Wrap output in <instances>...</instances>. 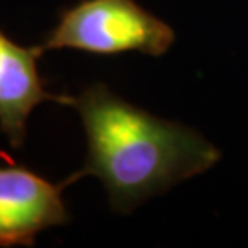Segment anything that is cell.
<instances>
[{
	"label": "cell",
	"mask_w": 248,
	"mask_h": 248,
	"mask_svg": "<svg viewBox=\"0 0 248 248\" xmlns=\"http://www.w3.org/2000/svg\"><path fill=\"white\" fill-rule=\"evenodd\" d=\"M66 105L81 118L87 160L64 184L85 175L98 177L114 213H131L221 160V151L195 129L151 114L105 83H92L78 96H66Z\"/></svg>",
	"instance_id": "6da1fadb"
},
{
	"label": "cell",
	"mask_w": 248,
	"mask_h": 248,
	"mask_svg": "<svg viewBox=\"0 0 248 248\" xmlns=\"http://www.w3.org/2000/svg\"><path fill=\"white\" fill-rule=\"evenodd\" d=\"M64 187L26 166H0V247H33L41 232L68 224Z\"/></svg>",
	"instance_id": "3957f363"
},
{
	"label": "cell",
	"mask_w": 248,
	"mask_h": 248,
	"mask_svg": "<svg viewBox=\"0 0 248 248\" xmlns=\"http://www.w3.org/2000/svg\"><path fill=\"white\" fill-rule=\"evenodd\" d=\"M45 53L39 46H20L0 30V131L13 149L26 142L28 120L45 101L66 105V96H53L45 89L37 59Z\"/></svg>",
	"instance_id": "277c9868"
},
{
	"label": "cell",
	"mask_w": 248,
	"mask_h": 248,
	"mask_svg": "<svg viewBox=\"0 0 248 248\" xmlns=\"http://www.w3.org/2000/svg\"><path fill=\"white\" fill-rule=\"evenodd\" d=\"M175 43L173 28L136 0H79L59 11L43 50H76L92 55L140 52L164 55Z\"/></svg>",
	"instance_id": "7a4b0ae2"
}]
</instances>
